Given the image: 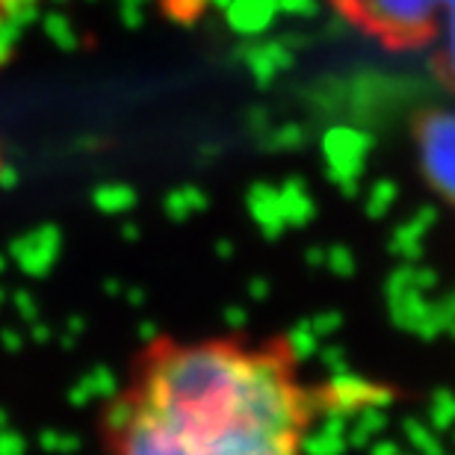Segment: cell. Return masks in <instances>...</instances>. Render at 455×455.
I'll return each mask as SVG.
<instances>
[{
  "label": "cell",
  "instance_id": "6da1fadb",
  "mask_svg": "<svg viewBox=\"0 0 455 455\" xmlns=\"http://www.w3.org/2000/svg\"><path fill=\"white\" fill-rule=\"evenodd\" d=\"M316 399L281 338H157L104 408L107 455H305Z\"/></svg>",
  "mask_w": 455,
  "mask_h": 455
},
{
  "label": "cell",
  "instance_id": "7a4b0ae2",
  "mask_svg": "<svg viewBox=\"0 0 455 455\" xmlns=\"http://www.w3.org/2000/svg\"><path fill=\"white\" fill-rule=\"evenodd\" d=\"M334 9L385 48H435L441 77L455 89V0H331Z\"/></svg>",
  "mask_w": 455,
  "mask_h": 455
},
{
  "label": "cell",
  "instance_id": "3957f363",
  "mask_svg": "<svg viewBox=\"0 0 455 455\" xmlns=\"http://www.w3.org/2000/svg\"><path fill=\"white\" fill-rule=\"evenodd\" d=\"M414 145L423 178L455 207V110H426L414 122Z\"/></svg>",
  "mask_w": 455,
  "mask_h": 455
}]
</instances>
